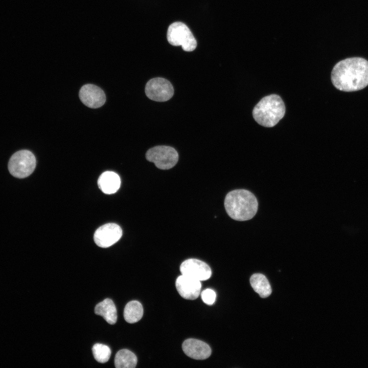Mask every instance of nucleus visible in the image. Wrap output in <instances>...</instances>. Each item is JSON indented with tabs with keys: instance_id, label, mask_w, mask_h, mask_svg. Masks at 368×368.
I'll list each match as a JSON object with an SVG mask.
<instances>
[{
	"instance_id": "2eb2a0df",
	"label": "nucleus",
	"mask_w": 368,
	"mask_h": 368,
	"mask_svg": "<svg viewBox=\"0 0 368 368\" xmlns=\"http://www.w3.org/2000/svg\"><path fill=\"white\" fill-rule=\"evenodd\" d=\"M250 283L255 292L260 297L265 298L271 293V288L266 277L261 273H254L250 278Z\"/></svg>"
},
{
	"instance_id": "423d86ee",
	"label": "nucleus",
	"mask_w": 368,
	"mask_h": 368,
	"mask_svg": "<svg viewBox=\"0 0 368 368\" xmlns=\"http://www.w3.org/2000/svg\"><path fill=\"white\" fill-rule=\"evenodd\" d=\"M147 160L154 163L159 169L168 170L177 163L178 154L176 150L167 146H157L149 149L146 153Z\"/></svg>"
},
{
	"instance_id": "9b49d317",
	"label": "nucleus",
	"mask_w": 368,
	"mask_h": 368,
	"mask_svg": "<svg viewBox=\"0 0 368 368\" xmlns=\"http://www.w3.org/2000/svg\"><path fill=\"white\" fill-rule=\"evenodd\" d=\"M175 285L180 295L187 300H195L200 293V281L183 274L177 278Z\"/></svg>"
},
{
	"instance_id": "a211bd4d",
	"label": "nucleus",
	"mask_w": 368,
	"mask_h": 368,
	"mask_svg": "<svg viewBox=\"0 0 368 368\" xmlns=\"http://www.w3.org/2000/svg\"><path fill=\"white\" fill-rule=\"evenodd\" d=\"M95 359L100 363H105L108 361L111 355V350L106 345L96 343L92 348Z\"/></svg>"
},
{
	"instance_id": "1a4fd4ad",
	"label": "nucleus",
	"mask_w": 368,
	"mask_h": 368,
	"mask_svg": "<svg viewBox=\"0 0 368 368\" xmlns=\"http://www.w3.org/2000/svg\"><path fill=\"white\" fill-rule=\"evenodd\" d=\"M180 271L182 274L200 281L208 280L212 274L210 266L196 259H189L183 261L180 265Z\"/></svg>"
},
{
	"instance_id": "f8f14e48",
	"label": "nucleus",
	"mask_w": 368,
	"mask_h": 368,
	"mask_svg": "<svg viewBox=\"0 0 368 368\" xmlns=\"http://www.w3.org/2000/svg\"><path fill=\"white\" fill-rule=\"evenodd\" d=\"M182 348L186 355L197 360L209 358L212 352L211 348L207 343L194 338H189L185 340Z\"/></svg>"
},
{
	"instance_id": "f03ea898",
	"label": "nucleus",
	"mask_w": 368,
	"mask_h": 368,
	"mask_svg": "<svg viewBox=\"0 0 368 368\" xmlns=\"http://www.w3.org/2000/svg\"><path fill=\"white\" fill-rule=\"evenodd\" d=\"M224 207L228 215L237 221L252 218L258 211L257 198L251 192L237 189L228 192L224 199Z\"/></svg>"
},
{
	"instance_id": "dca6fc26",
	"label": "nucleus",
	"mask_w": 368,
	"mask_h": 368,
	"mask_svg": "<svg viewBox=\"0 0 368 368\" xmlns=\"http://www.w3.org/2000/svg\"><path fill=\"white\" fill-rule=\"evenodd\" d=\"M137 362L135 355L127 349L119 351L114 358V365L117 368H134Z\"/></svg>"
},
{
	"instance_id": "6ab92c4d",
	"label": "nucleus",
	"mask_w": 368,
	"mask_h": 368,
	"mask_svg": "<svg viewBox=\"0 0 368 368\" xmlns=\"http://www.w3.org/2000/svg\"><path fill=\"white\" fill-rule=\"evenodd\" d=\"M201 297L204 303L212 305L215 301L216 294L213 290L206 289L201 292Z\"/></svg>"
},
{
	"instance_id": "f257e3e1",
	"label": "nucleus",
	"mask_w": 368,
	"mask_h": 368,
	"mask_svg": "<svg viewBox=\"0 0 368 368\" xmlns=\"http://www.w3.org/2000/svg\"><path fill=\"white\" fill-rule=\"evenodd\" d=\"M331 81L337 89L351 92L368 85V61L361 57L342 60L333 68Z\"/></svg>"
},
{
	"instance_id": "4468645a",
	"label": "nucleus",
	"mask_w": 368,
	"mask_h": 368,
	"mask_svg": "<svg viewBox=\"0 0 368 368\" xmlns=\"http://www.w3.org/2000/svg\"><path fill=\"white\" fill-rule=\"evenodd\" d=\"M95 313L102 316L109 324H114L117 320V312L113 302L106 298L98 303L95 308Z\"/></svg>"
},
{
	"instance_id": "0eeeda50",
	"label": "nucleus",
	"mask_w": 368,
	"mask_h": 368,
	"mask_svg": "<svg viewBox=\"0 0 368 368\" xmlns=\"http://www.w3.org/2000/svg\"><path fill=\"white\" fill-rule=\"evenodd\" d=\"M145 93L150 99L157 102H165L170 99L174 94L171 83L163 78H154L147 82Z\"/></svg>"
},
{
	"instance_id": "7ed1b4c3",
	"label": "nucleus",
	"mask_w": 368,
	"mask_h": 368,
	"mask_svg": "<svg viewBox=\"0 0 368 368\" xmlns=\"http://www.w3.org/2000/svg\"><path fill=\"white\" fill-rule=\"evenodd\" d=\"M285 106L282 98L275 94L263 98L255 106L252 116L260 125L274 126L284 116Z\"/></svg>"
},
{
	"instance_id": "9d476101",
	"label": "nucleus",
	"mask_w": 368,
	"mask_h": 368,
	"mask_svg": "<svg viewBox=\"0 0 368 368\" xmlns=\"http://www.w3.org/2000/svg\"><path fill=\"white\" fill-rule=\"evenodd\" d=\"M79 96L85 105L91 108L100 107L106 101L103 90L99 87L91 84L83 85L79 91Z\"/></svg>"
},
{
	"instance_id": "f3484780",
	"label": "nucleus",
	"mask_w": 368,
	"mask_h": 368,
	"mask_svg": "<svg viewBox=\"0 0 368 368\" xmlns=\"http://www.w3.org/2000/svg\"><path fill=\"white\" fill-rule=\"evenodd\" d=\"M143 315L142 305L137 301L128 302L124 310V317L128 323L133 324L139 321Z\"/></svg>"
},
{
	"instance_id": "6e6552de",
	"label": "nucleus",
	"mask_w": 368,
	"mask_h": 368,
	"mask_svg": "<svg viewBox=\"0 0 368 368\" xmlns=\"http://www.w3.org/2000/svg\"><path fill=\"white\" fill-rule=\"evenodd\" d=\"M122 236L120 226L116 223H109L102 225L96 231L94 239L98 246L107 248L118 241Z\"/></svg>"
},
{
	"instance_id": "ddd939ff",
	"label": "nucleus",
	"mask_w": 368,
	"mask_h": 368,
	"mask_svg": "<svg viewBox=\"0 0 368 368\" xmlns=\"http://www.w3.org/2000/svg\"><path fill=\"white\" fill-rule=\"evenodd\" d=\"M121 180L119 176L112 171L103 172L98 180L99 189L106 194L116 193L119 190Z\"/></svg>"
},
{
	"instance_id": "20e7f679",
	"label": "nucleus",
	"mask_w": 368,
	"mask_h": 368,
	"mask_svg": "<svg viewBox=\"0 0 368 368\" xmlns=\"http://www.w3.org/2000/svg\"><path fill=\"white\" fill-rule=\"evenodd\" d=\"M36 164V158L31 151L21 150L12 155L8 163V169L14 177L24 178L33 173Z\"/></svg>"
},
{
	"instance_id": "39448f33",
	"label": "nucleus",
	"mask_w": 368,
	"mask_h": 368,
	"mask_svg": "<svg viewBox=\"0 0 368 368\" xmlns=\"http://www.w3.org/2000/svg\"><path fill=\"white\" fill-rule=\"evenodd\" d=\"M167 40L174 46H181L183 51L192 52L197 47V41L188 26L176 21L171 24L167 31Z\"/></svg>"
}]
</instances>
